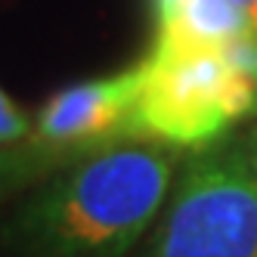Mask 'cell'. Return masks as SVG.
<instances>
[{
	"mask_svg": "<svg viewBox=\"0 0 257 257\" xmlns=\"http://www.w3.org/2000/svg\"><path fill=\"white\" fill-rule=\"evenodd\" d=\"M155 19V47L226 50L254 34L242 0H149Z\"/></svg>",
	"mask_w": 257,
	"mask_h": 257,
	"instance_id": "cell-5",
	"label": "cell"
},
{
	"mask_svg": "<svg viewBox=\"0 0 257 257\" xmlns=\"http://www.w3.org/2000/svg\"><path fill=\"white\" fill-rule=\"evenodd\" d=\"M140 257H257V127L180 164Z\"/></svg>",
	"mask_w": 257,
	"mask_h": 257,
	"instance_id": "cell-2",
	"label": "cell"
},
{
	"mask_svg": "<svg viewBox=\"0 0 257 257\" xmlns=\"http://www.w3.org/2000/svg\"><path fill=\"white\" fill-rule=\"evenodd\" d=\"M78 158H84V155L53 149V146H44L31 137L25 143L4 146L0 149V208L13 198L25 195L38 183H44L50 174H56L59 168H65V164L78 161Z\"/></svg>",
	"mask_w": 257,
	"mask_h": 257,
	"instance_id": "cell-6",
	"label": "cell"
},
{
	"mask_svg": "<svg viewBox=\"0 0 257 257\" xmlns=\"http://www.w3.org/2000/svg\"><path fill=\"white\" fill-rule=\"evenodd\" d=\"M183 149L118 140L25 192L0 226L10 257H127L171 198Z\"/></svg>",
	"mask_w": 257,
	"mask_h": 257,
	"instance_id": "cell-1",
	"label": "cell"
},
{
	"mask_svg": "<svg viewBox=\"0 0 257 257\" xmlns=\"http://www.w3.org/2000/svg\"><path fill=\"white\" fill-rule=\"evenodd\" d=\"M245 4V10H248V16H251V28H254V34H257V0H242Z\"/></svg>",
	"mask_w": 257,
	"mask_h": 257,
	"instance_id": "cell-8",
	"label": "cell"
},
{
	"mask_svg": "<svg viewBox=\"0 0 257 257\" xmlns=\"http://www.w3.org/2000/svg\"><path fill=\"white\" fill-rule=\"evenodd\" d=\"M137 137L183 152L208 149L257 115V75L229 50L155 47L140 62Z\"/></svg>",
	"mask_w": 257,
	"mask_h": 257,
	"instance_id": "cell-3",
	"label": "cell"
},
{
	"mask_svg": "<svg viewBox=\"0 0 257 257\" xmlns=\"http://www.w3.org/2000/svg\"><path fill=\"white\" fill-rule=\"evenodd\" d=\"M31 127H34V118L0 87V149L25 143L31 137Z\"/></svg>",
	"mask_w": 257,
	"mask_h": 257,
	"instance_id": "cell-7",
	"label": "cell"
},
{
	"mask_svg": "<svg viewBox=\"0 0 257 257\" xmlns=\"http://www.w3.org/2000/svg\"><path fill=\"white\" fill-rule=\"evenodd\" d=\"M143 71H115L56 90L34 115L31 140L75 155L96 152L108 143L137 137V99Z\"/></svg>",
	"mask_w": 257,
	"mask_h": 257,
	"instance_id": "cell-4",
	"label": "cell"
}]
</instances>
